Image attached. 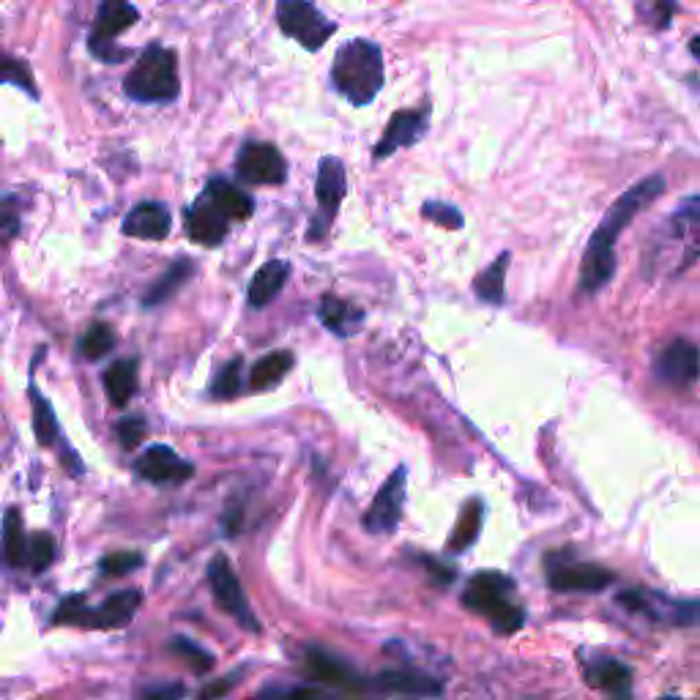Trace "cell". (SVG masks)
<instances>
[{"label":"cell","mask_w":700,"mask_h":700,"mask_svg":"<svg viewBox=\"0 0 700 700\" xmlns=\"http://www.w3.org/2000/svg\"><path fill=\"white\" fill-rule=\"evenodd\" d=\"M115 348V332L108 323H93L80 339V353L88 362H99V358L108 356Z\"/></svg>","instance_id":"32"},{"label":"cell","mask_w":700,"mask_h":700,"mask_svg":"<svg viewBox=\"0 0 700 700\" xmlns=\"http://www.w3.org/2000/svg\"><path fill=\"white\" fill-rule=\"evenodd\" d=\"M511 591H515V584L509 578L498 572H481L470 578L466 594H463V602H466L468 610L485 616L496 632L515 635L526 621V616L509 599Z\"/></svg>","instance_id":"5"},{"label":"cell","mask_w":700,"mask_h":700,"mask_svg":"<svg viewBox=\"0 0 700 700\" xmlns=\"http://www.w3.org/2000/svg\"><path fill=\"white\" fill-rule=\"evenodd\" d=\"M241 373H244V362H241V358H233L227 367L220 369L214 386H211V394L220 399H233L235 394L241 392Z\"/></svg>","instance_id":"35"},{"label":"cell","mask_w":700,"mask_h":700,"mask_svg":"<svg viewBox=\"0 0 700 700\" xmlns=\"http://www.w3.org/2000/svg\"><path fill=\"white\" fill-rule=\"evenodd\" d=\"M170 227H173V216L162 203H140L123 220V233L132 239L143 241H162L168 239Z\"/></svg>","instance_id":"18"},{"label":"cell","mask_w":700,"mask_h":700,"mask_svg":"<svg viewBox=\"0 0 700 700\" xmlns=\"http://www.w3.org/2000/svg\"><path fill=\"white\" fill-rule=\"evenodd\" d=\"M31 403H33V433L41 446H52L58 440V419L52 414L50 403L41 397L37 386H31Z\"/></svg>","instance_id":"31"},{"label":"cell","mask_w":700,"mask_h":700,"mask_svg":"<svg viewBox=\"0 0 700 700\" xmlns=\"http://www.w3.org/2000/svg\"><path fill=\"white\" fill-rule=\"evenodd\" d=\"M209 584H211V591H214L216 605H220V608L225 610V613L231 616L239 627L250 629V632H261V621H257L255 613H252V605H250V599H246L244 586H241L239 575H235L233 564L227 561L225 552L211 558Z\"/></svg>","instance_id":"7"},{"label":"cell","mask_w":700,"mask_h":700,"mask_svg":"<svg viewBox=\"0 0 700 700\" xmlns=\"http://www.w3.org/2000/svg\"><path fill=\"white\" fill-rule=\"evenodd\" d=\"M205 200L225 216L227 222H244L250 220L252 211H255V200L246 195L241 186H233L231 181L211 179L205 186Z\"/></svg>","instance_id":"20"},{"label":"cell","mask_w":700,"mask_h":700,"mask_svg":"<svg viewBox=\"0 0 700 700\" xmlns=\"http://www.w3.org/2000/svg\"><path fill=\"white\" fill-rule=\"evenodd\" d=\"M345 192H348V179H345V168L337 156L321 159L317 168V216L312 220V227L307 233V241H321L332 227L334 216H337L339 203H343Z\"/></svg>","instance_id":"9"},{"label":"cell","mask_w":700,"mask_h":700,"mask_svg":"<svg viewBox=\"0 0 700 700\" xmlns=\"http://www.w3.org/2000/svg\"><path fill=\"white\" fill-rule=\"evenodd\" d=\"M0 82H14L17 88H22L26 93H33V97H37V85H33L31 72H28L26 63L14 61V58L0 55Z\"/></svg>","instance_id":"37"},{"label":"cell","mask_w":700,"mask_h":700,"mask_svg":"<svg viewBox=\"0 0 700 700\" xmlns=\"http://www.w3.org/2000/svg\"><path fill=\"white\" fill-rule=\"evenodd\" d=\"M186 696L184 684H162L143 690V700H181Z\"/></svg>","instance_id":"41"},{"label":"cell","mask_w":700,"mask_h":700,"mask_svg":"<svg viewBox=\"0 0 700 700\" xmlns=\"http://www.w3.org/2000/svg\"><path fill=\"white\" fill-rule=\"evenodd\" d=\"M403 504H405V468H397L389 479L384 481V487L375 496L373 506L364 515V528L369 534H392L397 528L399 517H403Z\"/></svg>","instance_id":"11"},{"label":"cell","mask_w":700,"mask_h":700,"mask_svg":"<svg viewBox=\"0 0 700 700\" xmlns=\"http://www.w3.org/2000/svg\"><path fill=\"white\" fill-rule=\"evenodd\" d=\"M317 315H321L323 326L337 334V337H351L364 323V312L348 302H339L337 296H323Z\"/></svg>","instance_id":"23"},{"label":"cell","mask_w":700,"mask_h":700,"mask_svg":"<svg viewBox=\"0 0 700 700\" xmlns=\"http://www.w3.org/2000/svg\"><path fill=\"white\" fill-rule=\"evenodd\" d=\"M291 698H293V700H321V692H315V690H296Z\"/></svg>","instance_id":"45"},{"label":"cell","mask_w":700,"mask_h":700,"mask_svg":"<svg viewBox=\"0 0 700 700\" xmlns=\"http://www.w3.org/2000/svg\"><path fill=\"white\" fill-rule=\"evenodd\" d=\"M506 268H509V252L496 257V263L485 268L479 276L474 280V291L481 302L487 304H504L506 302Z\"/></svg>","instance_id":"27"},{"label":"cell","mask_w":700,"mask_h":700,"mask_svg":"<svg viewBox=\"0 0 700 700\" xmlns=\"http://www.w3.org/2000/svg\"><path fill=\"white\" fill-rule=\"evenodd\" d=\"M192 272H195V266H192V261H179L173 263V266L168 268V274L162 276V280L156 282L154 287L149 291V296H145V307H154V304H162L168 302L170 296H175V293L181 291V287L190 282Z\"/></svg>","instance_id":"29"},{"label":"cell","mask_w":700,"mask_h":700,"mask_svg":"<svg viewBox=\"0 0 700 700\" xmlns=\"http://www.w3.org/2000/svg\"><path fill=\"white\" fill-rule=\"evenodd\" d=\"M378 687L386 692H405V696H440V684L416 670H384Z\"/></svg>","instance_id":"25"},{"label":"cell","mask_w":700,"mask_h":700,"mask_svg":"<svg viewBox=\"0 0 700 700\" xmlns=\"http://www.w3.org/2000/svg\"><path fill=\"white\" fill-rule=\"evenodd\" d=\"M138 358H121L104 373V392L115 408H123L138 392Z\"/></svg>","instance_id":"24"},{"label":"cell","mask_w":700,"mask_h":700,"mask_svg":"<svg viewBox=\"0 0 700 700\" xmlns=\"http://www.w3.org/2000/svg\"><path fill=\"white\" fill-rule=\"evenodd\" d=\"M140 605H143V594L138 588H123L115 591L113 597L104 599L99 608L88 610L85 629H121L138 616Z\"/></svg>","instance_id":"14"},{"label":"cell","mask_w":700,"mask_h":700,"mask_svg":"<svg viewBox=\"0 0 700 700\" xmlns=\"http://www.w3.org/2000/svg\"><path fill=\"white\" fill-rule=\"evenodd\" d=\"M427 567H429V575H433V578H438L440 584H449V580L455 578V572H452L449 567H440V564H433V561H427Z\"/></svg>","instance_id":"44"},{"label":"cell","mask_w":700,"mask_h":700,"mask_svg":"<svg viewBox=\"0 0 700 700\" xmlns=\"http://www.w3.org/2000/svg\"><path fill=\"white\" fill-rule=\"evenodd\" d=\"M425 216H427V220L440 222V225L449 227V231H457V227H463V216H460V211L452 209V205H435V203H427V205H425Z\"/></svg>","instance_id":"40"},{"label":"cell","mask_w":700,"mask_h":700,"mask_svg":"<svg viewBox=\"0 0 700 700\" xmlns=\"http://www.w3.org/2000/svg\"><path fill=\"white\" fill-rule=\"evenodd\" d=\"M123 91L134 102H173L181 93L175 52L168 47L151 44L129 72Z\"/></svg>","instance_id":"4"},{"label":"cell","mask_w":700,"mask_h":700,"mask_svg":"<svg viewBox=\"0 0 700 700\" xmlns=\"http://www.w3.org/2000/svg\"><path fill=\"white\" fill-rule=\"evenodd\" d=\"M657 375L673 389H692L698 381V348L687 339H673L657 358Z\"/></svg>","instance_id":"12"},{"label":"cell","mask_w":700,"mask_h":700,"mask_svg":"<svg viewBox=\"0 0 700 700\" xmlns=\"http://www.w3.org/2000/svg\"><path fill=\"white\" fill-rule=\"evenodd\" d=\"M304 662H307V670L312 676H315L317 681H323V684L334 687V690H345V692H362V679H358L356 670L351 668V665H345L339 657L328 655V651L323 649H307V655H304Z\"/></svg>","instance_id":"15"},{"label":"cell","mask_w":700,"mask_h":700,"mask_svg":"<svg viewBox=\"0 0 700 700\" xmlns=\"http://www.w3.org/2000/svg\"><path fill=\"white\" fill-rule=\"evenodd\" d=\"M138 9H134L129 0H102L99 3V14L93 20V33L88 47H91L93 55L99 61H108V63H118L129 55L126 50L115 47L113 41L118 33H123L126 28H132L138 22Z\"/></svg>","instance_id":"8"},{"label":"cell","mask_w":700,"mask_h":700,"mask_svg":"<svg viewBox=\"0 0 700 700\" xmlns=\"http://www.w3.org/2000/svg\"><path fill=\"white\" fill-rule=\"evenodd\" d=\"M26 528H22V515L17 509H9L3 517V534H0V547L9 567H22L26 564Z\"/></svg>","instance_id":"28"},{"label":"cell","mask_w":700,"mask_h":700,"mask_svg":"<svg viewBox=\"0 0 700 700\" xmlns=\"http://www.w3.org/2000/svg\"><path fill=\"white\" fill-rule=\"evenodd\" d=\"M235 170H239L244 184L280 186L287 179V164L280 151L272 143H257V140H252L239 151Z\"/></svg>","instance_id":"10"},{"label":"cell","mask_w":700,"mask_h":700,"mask_svg":"<svg viewBox=\"0 0 700 700\" xmlns=\"http://www.w3.org/2000/svg\"><path fill=\"white\" fill-rule=\"evenodd\" d=\"M334 88L348 99L351 104H369L384 88V55L373 41L353 39L343 44L334 55L332 67Z\"/></svg>","instance_id":"3"},{"label":"cell","mask_w":700,"mask_h":700,"mask_svg":"<svg viewBox=\"0 0 700 700\" xmlns=\"http://www.w3.org/2000/svg\"><path fill=\"white\" fill-rule=\"evenodd\" d=\"M287 274H291V263L285 261H268L261 266L250 282V304L252 307H266L276 298V293L285 287Z\"/></svg>","instance_id":"22"},{"label":"cell","mask_w":700,"mask_h":700,"mask_svg":"<svg viewBox=\"0 0 700 700\" xmlns=\"http://www.w3.org/2000/svg\"><path fill=\"white\" fill-rule=\"evenodd\" d=\"M140 564H143V556H140V552L121 550V552H110V556H104L102 564H99V569H102V575H108V578H121V575L134 572Z\"/></svg>","instance_id":"36"},{"label":"cell","mask_w":700,"mask_h":700,"mask_svg":"<svg viewBox=\"0 0 700 700\" xmlns=\"http://www.w3.org/2000/svg\"><path fill=\"white\" fill-rule=\"evenodd\" d=\"M118 438H121L123 449H138L145 438V422L140 416H129V419L118 422Z\"/></svg>","instance_id":"39"},{"label":"cell","mask_w":700,"mask_h":700,"mask_svg":"<svg viewBox=\"0 0 700 700\" xmlns=\"http://www.w3.org/2000/svg\"><path fill=\"white\" fill-rule=\"evenodd\" d=\"M665 179L662 175H649L646 181L635 184L632 190H627L623 195L610 205V211L605 214L602 225L597 227V233L591 235L586 246L584 263H580V291L586 296H594L597 291H602L616 274V241L623 227L640 214L649 203H655L662 195Z\"/></svg>","instance_id":"1"},{"label":"cell","mask_w":700,"mask_h":700,"mask_svg":"<svg viewBox=\"0 0 700 700\" xmlns=\"http://www.w3.org/2000/svg\"><path fill=\"white\" fill-rule=\"evenodd\" d=\"M427 129V113L422 110H403V113H394L386 134L381 138L378 149H375V159H386L394 151L405 149V145H414L416 140L425 134Z\"/></svg>","instance_id":"16"},{"label":"cell","mask_w":700,"mask_h":700,"mask_svg":"<svg viewBox=\"0 0 700 700\" xmlns=\"http://www.w3.org/2000/svg\"><path fill=\"white\" fill-rule=\"evenodd\" d=\"M134 468H138V474L145 481H154V485H181V481H186L195 474L192 463L175 455L170 446H151V449H145Z\"/></svg>","instance_id":"13"},{"label":"cell","mask_w":700,"mask_h":700,"mask_svg":"<svg viewBox=\"0 0 700 700\" xmlns=\"http://www.w3.org/2000/svg\"><path fill=\"white\" fill-rule=\"evenodd\" d=\"M481 531V501H470L463 515L457 517V526L449 537V550L452 552H463L468 550L470 545L476 542Z\"/></svg>","instance_id":"30"},{"label":"cell","mask_w":700,"mask_h":700,"mask_svg":"<svg viewBox=\"0 0 700 700\" xmlns=\"http://www.w3.org/2000/svg\"><path fill=\"white\" fill-rule=\"evenodd\" d=\"M588 684L599 687L616 700L632 698V673L627 665L616 660H597L588 668Z\"/></svg>","instance_id":"21"},{"label":"cell","mask_w":700,"mask_h":700,"mask_svg":"<svg viewBox=\"0 0 700 700\" xmlns=\"http://www.w3.org/2000/svg\"><path fill=\"white\" fill-rule=\"evenodd\" d=\"M184 222L190 239L203 246H220L227 235V225H231V222H227L205 197L186 209Z\"/></svg>","instance_id":"17"},{"label":"cell","mask_w":700,"mask_h":700,"mask_svg":"<svg viewBox=\"0 0 700 700\" xmlns=\"http://www.w3.org/2000/svg\"><path fill=\"white\" fill-rule=\"evenodd\" d=\"M613 584V575L599 564H569L552 569L550 586L556 591H602Z\"/></svg>","instance_id":"19"},{"label":"cell","mask_w":700,"mask_h":700,"mask_svg":"<svg viewBox=\"0 0 700 700\" xmlns=\"http://www.w3.org/2000/svg\"><path fill=\"white\" fill-rule=\"evenodd\" d=\"M700 235V200L690 195L673 216L655 233L643 257L646 280L676 276L698 261Z\"/></svg>","instance_id":"2"},{"label":"cell","mask_w":700,"mask_h":700,"mask_svg":"<svg viewBox=\"0 0 700 700\" xmlns=\"http://www.w3.org/2000/svg\"><path fill=\"white\" fill-rule=\"evenodd\" d=\"M638 9L651 28H665L673 17L676 0H638Z\"/></svg>","instance_id":"38"},{"label":"cell","mask_w":700,"mask_h":700,"mask_svg":"<svg viewBox=\"0 0 700 700\" xmlns=\"http://www.w3.org/2000/svg\"><path fill=\"white\" fill-rule=\"evenodd\" d=\"M291 367H293V353L291 351L268 353V356H263L261 362H257L255 367H252L250 386L255 392L274 389V386L280 384V381L285 378L287 373H291Z\"/></svg>","instance_id":"26"},{"label":"cell","mask_w":700,"mask_h":700,"mask_svg":"<svg viewBox=\"0 0 700 700\" xmlns=\"http://www.w3.org/2000/svg\"><path fill=\"white\" fill-rule=\"evenodd\" d=\"M52 561H55V539H52L47 531H37L33 537H28L26 564H22V567H28L31 572L41 575L50 569Z\"/></svg>","instance_id":"33"},{"label":"cell","mask_w":700,"mask_h":700,"mask_svg":"<svg viewBox=\"0 0 700 700\" xmlns=\"http://www.w3.org/2000/svg\"><path fill=\"white\" fill-rule=\"evenodd\" d=\"M17 231H20V220L14 214H0V250H3L9 241L17 239Z\"/></svg>","instance_id":"43"},{"label":"cell","mask_w":700,"mask_h":700,"mask_svg":"<svg viewBox=\"0 0 700 700\" xmlns=\"http://www.w3.org/2000/svg\"><path fill=\"white\" fill-rule=\"evenodd\" d=\"M170 649L175 651V657H181V660L190 665L195 673H209V670L214 668V657H211V651H205L203 646L192 643L190 638H175V643L170 646Z\"/></svg>","instance_id":"34"},{"label":"cell","mask_w":700,"mask_h":700,"mask_svg":"<svg viewBox=\"0 0 700 700\" xmlns=\"http://www.w3.org/2000/svg\"><path fill=\"white\" fill-rule=\"evenodd\" d=\"M235 681H239V676H235V673L227 676V679H222V681H214V684H209L203 692H200L197 700H220V698H225L227 692H231L233 687H235Z\"/></svg>","instance_id":"42"},{"label":"cell","mask_w":700,"mask_h":700,"mask_svg":"<svg viewBox=\"0 0 700 700\" xmlns=\"http://www.w3.org/2000/svg\"><path fill=\"white\" fill-rule=\"evenodd\" d=\"M276 22H280L285 37L296 39L310 52L321 50L328 37L337 31V26L328 22L310 0H280L276 3Z\"/></svg>","instance_id":"6"},{"label":"cell","mask_w":700,"mask_h":700,"mask_svg":"<svg viewBox=\"0 0 700 700\" xmlns=\"http://www.w3.org/2000/svg\"><path fill=\"white\" fill-rule=\"evenodd\" d=\"M665 700H679V698H665Z\"/></svg>","instance_id":"46"}]
</instances>
